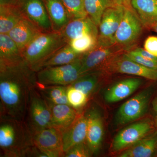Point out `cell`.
Masks as SVG:
<instances>
[{"label": "cell", "mask_w": 157, "mask_h": 157, "mask_svg": "<svg viewBox=\"0 0 157 157\" xmlns=\"http://www.w3.org/2000/svg\"><path fill=\"white\" fill-rule=\"evenodd\" d=\"M36 83V72L25 61L0 63L1 117L25 121L31 91Z\"/></svg>", "instance_id": "6da1fadb"}, {"label": "cell", "mask_w": 157, "mask_h": 157, "mask_svg": "<svg viewBox=\"0 0 157 157\" xmlns=\"http://www.w3.org/2000/svg\"><path fill=\"white\" fill-rule=\"evenodd\" d=\"M0 118L1 157L27 156L34 144L32 133L25 121Z\"/></svg>", "instance_id": "7a4b0ae2"}, {"label": "cell", "mask_w": 157, "mask_h": 157, "mask_svg": "<svg viewBox=\"0 0 157 157\" xmlns=\"http://www.w3.org/2000/svg\"><path fill=\"white\" fill-rule=\"evenodd\" d=\"M67 43L61 32L42 33L24 49L23 57L26 63L34 71L39 64Z\"/></svg>", "instance_id": "3957f363"}, {"label": "cell", "mask_w": 157, "mask_h": 157, "mask_svg": "<svg viewBox=\"0 0 157 157\" xmlns=\"http://www.w3.org/2000/svg\"><path fill=\"white\" fill-rule=\"evenodd\" d=\"M82 55L74 61L62 66L48 67L36 72L37 83L44 86H68L80 76Z\"/></svg>", "instance_id": "277c9868"}, {"label": "cell", "mask_w": 157, "mask_h": 157, "mask_svg": "<svg viewBox=\"0 0 157 157\" xmlns=\"http://www.w3.org/2000/svg\"><path fill=\"white\" fill-rule=\"evenodd\" d=\"M51 118L50 105L35 86L31 91L25 120L31 133L51 126Z\"/></svg>", "instance_id": "5b68a950"}, {"label": "cell", "mask_w": 157, "mask_h": 157, "mask_svg": "<svg viewBox=\"0 0 157 157\" xmlns=\"http://www.w3.org/2000/svg\"><path fill=\"white\" fill-rule=\"evenodd\" d=\"M154 92L152 86L144 89L123 104L116 115V121L123 125L137 120L144 115Z\"/></svg>", "instance_id": "8992f818"}, {"label": "cell", "mask_w": 157, "mask_h": 157, "mask_svg": "<svg viewBox=\"0 0 157 157\" xmlns=\"http://www.w3.org/2000/svg\"><path fill=\"white\" fill-rule=\"evenodd\" d=\"M153 128L152 122L149 119L130 125L121 130L114 137L111 150L116 152L126 149L152 133Z\"/></svg>", "instance_id": "52a82bcc"}, {"label": "cell", "mask_w": 157, "mask_h": 157, "mask_svg": "<svg viewBox=\"0 0 157 157\" xmlns=\"http://www.w3.org/2000/svg\"><path fill=\"white\" fill-rule=\"evenodd\" d=\"M142 26L133 9H125L122 19L114 36L116 45L124 47L132 45L140 36Z\"/></svg>", "instance_id": "ba28073f"}, {"label": "cell", "mask_w": 157, "mask_h": 157, "mask_svg": "<svg viewBox=\"0 0 157 157\" xmlns=\"http://www.w3.org/2000/svg\"><path fill=\"white\" fill-rule=\"evenodd\" d=\"M125 8L114 6L105 10L98 26V42L106 45H116L114 36L124 12Z\"/></svg>", "instance_id": "9c48e42d"}, {"label": "cell", "mask_w": 157, "mask_h": 157, "mask_svg": "<svg viewBox=\"0 0 157 157\" xmlns=\"http://www.w3.org/2000/svg\"><path fill=\"white\" fill-rule=\"evenodd\" d=\"M32 134L35 146L52 154L55 157H64L61 129L51 126Z\"/></svg>", "instance_id": "30bf717a"}, {"label": "cell", "mask_w": 157, "mask_h": 157, "mask_svg": "<svg viewBox=\"0 0 157 157\" xmlns=\"http://www.w3.org/2000/svg\"><path fill=\"white\" fill-rule=\"evenodd\" d=\"M17 6L24 17L36 26L42 33L53 31L42 0H17Z\"/></svg>", "instance_id": "8fae6325"}, {"label": "cell", "mask_w": 157, "mask_h": 157, "mask_svg": "<svg viewBox=\"0 0 157 157\" xmlns=\"http://www.w3.org/2000/svg\"><path fill=\"white\" fill-rule=\"evenodd\" d=\"M118 45H106L97 42L90 50L83 54L82 58V67L80 75L98 70L107 60L115 56L121 49Z\"/></svg>", "instance_id": "7c38bea8"}, {"label": "cell", "mask_w": 157, "mask_h": 157, "mask_svg": "<svg viewBox=\"0 0 157 157\" xmlns=\"http://www.w3.org/2000/svg\"><path fill=\"white\" fill-rule=\"evenodd\" d=\"M87 120L86 142L93 154L101 148L104 135V123L100 111L94 107L89 109L85 113Z\"/></svg>", "instance_id": "4fadbf2b"}, {"label": "cell", "mask_w": 157, "mask_h": 157, "mask_svg": "<svg viewBox=\"0 0 157 157\" xmlns=\"http://www.w3.org/2000/svg\"><path fill=\"white\" fill-rule=\"evenodd\" d=\"M113 70L119 73L135 75L151 80H157V70L144 67L127 58L124 55L115 56L111 63Z\"/></svg>", "instance_id": "5bb4252c"}, {"label": "cell", "mask_w": 157, "mask_h": 157, "mask_svg": "<svg viewBox=\"0 0 157 157\" xmlns=\"http://www.w3.org/2000/svg\"><path fill=\"white\" fill-rule=\"evenodd\" d=\"M87 120L85 114H80L69 128L63 131V150L66 152L73 146L86 141Z\"/></svg>", "instance_id": "9a60e30c"}, {"label": "cell", "mask_w": 157, "mask_h": 157, "mask_svg": "<svg viewBox=\"0 0 157 157\" xmlns=\"http://www.w3.org/2000/svg\"><path fill=\"white\" fill-rule=\"evenodd\" d=\"M42 33L36 26L24 17L8 34L22 52L30 43Z\"/></svg>", "instance_id": "2e32d148"}, {"label": "cell", "mask_w": 157, "mask_h": 157, "mask_svg": "<svg viewBox=\"0 0 157 157\" xmlns=\"http://www.w3.org/2000/svg\"><path fill=\"white\" fill-rule=\"evenodd\" d=\"M67 42L87 34L98 37V27L88 16L71 19L61 32Z\"/></svg>", "instance_id": "e0dca14e"}, {"label": "cell", "mask_w": 157, "mask_h": 157, "mask_svg": "<svg viewBox=\"0 0 157 157\" xmlns=\"http://www.w3.org/2000/svg\"><path fill=\"white\" fill-rule=\"evenodd\" d=\"M141 79L128 78L119 82L106 91L104 99L108 103H114L122 101L137 90L141 83Z\"/></svg>", "instance_id": "ac0fdd59"}, {"label": "cell", "mask_w": 157, "mask_h": 157, "mask_svg": "<svg viewBox=\"0 0 157 157\" xmlns=\"http://www.w3.org/2000/svg\"><path fill=\"white\" fill-rule=\"evenodd\" d=\"M54 32H61L71 20L62 0H42Z\"/></svg>", "instance_id": "d6986e66"}, {"label": "cell", "mask_w": 157, "mask_h": 157, "mask_svg": "<svg viewBox=\"0 0 157 157\" xmlns=\"http://www.w3.org/2000/svg\"><path fill=\"white\" fill-rule=\"evenodd\" d=\"M48 104L51 110L52 126L63 131L71 126L78 116L76 109L69 104Z\"/></svg>", "instance_id": "ffe728a7"}, {"label": "cell", "mask_w": 157, "mask_h": 157, "mask_svg": "<svg viewBox=\"0 0 157 157\" xmlns=\"http://www.w3.org/2000/svg\"><path fill=\"white\" fill-rule=\"evenodd\" d=\"M133 10L142 25L152 28L157 22V0H132Z\"/></svg>", "instance_id": "44dd1931"}, {"label": "cell", "mask_w": 157, "mask_h": 157, "mask_svg": "<svg viewBox=\"0 0 157 157\" xmlns=\"http://www.w3.org/2000/svg\"><path fill=\"white\" fill-rule=\"evenodd\" d=\"M157 151V131L124 150L119 157H150L152 156Z\"/></svg>", "instance_id": "7402d4cb"}, {"label": "cell", "mask_w": 157, "mask_h": 157, "mask_svg": "<svg viewBox=\"0 0 157 157\" xmlns=\"http://www.w3.org/2000/svg\"><path fill=\"white\" fill-rule=\"evenodd\" d=\"M82 55L76 52L67 43L39 64L34 69V71L37 72L41 69L48 67L68 64L74 61Z\"/></svg>", "instance_id": "603a6c76"}, {"label": "cell", "mask_w": 157, "mask_h": 157, "mask_svg": "<svg viewBox=\"0 0 157 157\" xmlns=\"http://www.w3.org/2000/svg\"><path fill=\"white\" fill-rule=\"evenodd\" d=\"M25 61L22 52L8 34L0 33V63H14Z\"/></svg>", "instance_id": "cb8c5ba5"}, {"label": "cell", "mask_w": 157, "mask_h": 157, "mask_svg": "<svg viewBox=\"0 0 157 157\" xmlns=\"http://www.w3.org/2000/svg\"><path fill=\"white\" fill-rule=\"evenodd\" d=\"M24 17L17 6H0V33L8 34Z\"/></svg>", "instance_id": "d4e9b609"}, {"label": "cell", "mask_w": 157, "mask_h": 157, "mask_svg": "<svg viewBox=\"0 0 157 157\" xmlns=\"http://www.w3.org/2000/svg\"><path fill=\"white\" fill-rule=\"evenodd\" d=\"M36 88L48 103L69 104L67 89L64 86H44L36 83Z\"/></svg>", "instance_id": "484cf974"}, {"label": "cell", "mask_w": 157, "mask_h": 157, "mask_svg": "<svg viewBox=\"0 0 157 157\" xmlns=\"http://www.w3.org/2000/svg\"><path fill=\"white\" fill-rule=\"evenodd\" d=\"M100 75V70L92 71L80 76L77 80L69 86L81 91L89 98L97 88Z\"/></svg>", "instance_id": "4316f807"}, {"label": "cell", "mask_w": 157, "mask_h": 157, "mask_svg": "<svg viewBox=\"0 0 157 157\" xmlns=\"http://www.w3.org/2000/svg\"><path fill=\"white\" fill-rule=\"evenodd\" d=\"M84 5L87 16L98 27L105 10L115 6L112 0H84Z\"/></svg>", "instance_id": "83f0119b"}, {"label": "cell", "mask_w": 157, "mask_h": 157, "mask_svg": "<svg viewBox=\"0 0 157 157\" xmlns=\"http://www.w3.org/2000/svg\"><path fill=\"white\" fill-rule=\"evenodd\" d=\"M98 37L94 35L87 34L70 40L68 43L76 52L82 54L94 47L98 42Z\"/></svg>", "instance_id": "f1b7e54d"}, {"label": "cell", "mask_w": 157, "mask_h": 157, "mask_svg": "<svg viewBox=\"0 0 157 157\" xmlns=\"http://www.w3.org/2000/svg\"><path fill=\"white\" fill-rule=\"evenodd\" d=\"M71 19L87 16L85 9L84 0H62Z\"/></svg>", "instance_id": "f546056e"}, {"label": "cell", "mask_w": 157, "mask_h": 157, "mask_svg": "<svg viewBox=\"0 0 157 157\" xmlns=\"http://www.w3.org/2000/svg\"><path fill=\"white\" fill-rule=\"evenodd\" d=\"M67 97L70 106L76 109L84 106L88 99L84 93L70 86H67Z\"/></svg>", "instance_id": "4dcf8cb0"}, {"label": "cell", "mask_w": 157, "mask_h": 157, "mask_svg": "<svg viewBox=\"0 0 157 157\" xmlns=\"http://www.w3.org/2000/svg\"><path fill=\"white\" fill-rule=\"evenodd\" d=\"M92 155L86 141L73 146L65 153V157H89Z\"/></svg>", "instance_id": "1f68e13d"}, {"label": "cell", "mask_w": 157, "mask_h": 157, "mask_svg": "<svg viewBox=\"0 0 157 157\" xmlns=\"http://www.w3.org/2000/svg\"><path fill=\"white\" fill-rule=\"evenodd\" d=\"M124 55L128 58L137 63L140 64L144 67L152 70H157V61L148 59L144 58L140 55L136 53L134 50L129 52L127 53H124Z\"/></svg>", "instance_id": "d6a6232c"}, {"label": "cell", "mask_w": 157, "mask_h": 157, "mask_svg": "<svg viewBox=\"0 0 157 157\" xmlns=\"http://www.w3.org/2000/svg\"><path fill=\"white\" fill-rule=\"evenodd\" d=\"M144 48L152 55L157 57V37L150 36L145 40Z\"/></svg>", "instance_id": "836d02e7"}, {"label": "cell", "mask_w": 157, "mask_h": 157, "mask_svg": "<svg viewBox=\"0 0 157 157\" xmlns=\"http://www.w3.org/2000/svg\"><path fill=\"white\" fill-rule=\"evenodd\" d=\"M136 53L140 55L144 58L152 60L157 61V57L152 55L148 51L145 50L144 48H137L134 50Z\"/></svg>", "instance_id": "e575fe53"}, {"label": "cell", "mask_w": 157, "mask_h": 157, "mask_svg": "<svg viewBox=\"0 0 157 157\" xmlns=\"http://www.w3.org/2000/svg\"><path fill=\"white\" fill-rule=\"evenodd\" d=\"M112 1L115 6H121L125 9H133L132 0H112Z\"/></svg>", "instance_id": "d590c367"}, {"label": "cell", "mask_w": 157, "mask_h": 157, "mask_svg": "<svg viewBox=\"0 0 157 157\" xmlns=\"http://www.w3.org/2000/svg\"><path fill=\"white\" fill-rule=\"evenodd\" d=\"M17 0H0V6H17Z\"/></svg>", "instance_id": "8d00e7d4"}, {"label": "cell", "mask_w": 157, "mask_h": 157, "mask_svg": "<svg viewBox=\"0 0 157 157\" xmlns=\"http://www.w3.org/2000/svg\"><path fill=\"white\" fill-rule=\"evenodd\" d=\"M152 106L155 114V124L157 130V97L155 98L153 101Z\"/></svg>", "instance_id": "74e56055"}, {"label": "cell", "mask_w": 157, "mask_h": 157, "mask_svg": "<svg viewBox=\"0 0 157 157\" xmlns=\"http://www.w3.org/2000/svg\"><path fill=\"white\" fill-rule=\"evenodd\" d=\"M152 29L156 33H157V22L152 27Z\"/></svg>", "instance_id": "f35d334b"}]
</instances>
